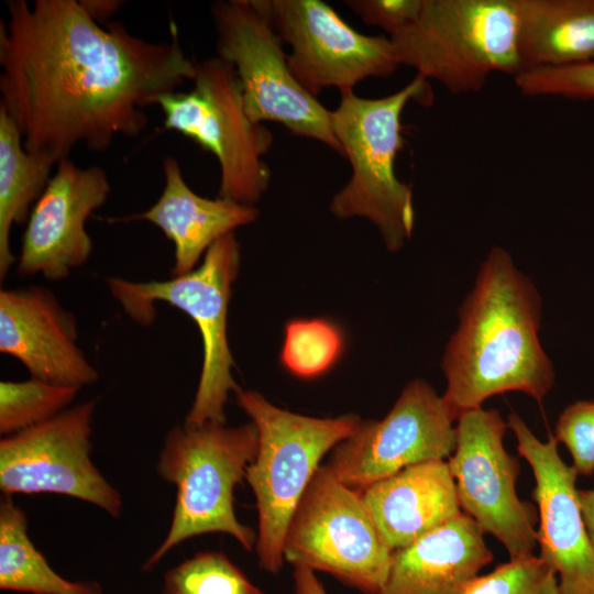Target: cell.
Masks as SVG:
<instances>
[{
    "label": "cell",
    "instance_id": "obj_7",
    "mask_svg": "<svg viewBox=\"0 0 594 594\" xmlns=\"http://www.w3.org/2000/svg\"><path fill=\"white\" fill-rule=\"evenodd\" d=\"M240 244L234 232L218 240L191 272L166 280L131 282L108 277L113 297L134 321L150 324L154 302L163 301L188 315L202 341V365L185 425L226 424L229 394L239 387L232 376L234 360L228 342V308L240 270Z\"/></svg>",
    "mask_w": 594,
    "mask_h": 594
},
{
    "label": "cell",
    "instance_id": "obj_29",
    "mask_svg": "<svg viewBox=\"0 0 594 594\" xmlns=\"http://www.w3.org/2000/svg\"><path fill=\"white\" fill-rule=\"evenodd\" d=\"M553 437L570 452L578 475L594 473V400H580L565 407Z\"/></svg>",
    "mask_w": 594,
    "mask_h": 594
},
{
    "label": "cell",
    "instance_id": "obj_1",
    "mask_svg": "<svg viewBox=\"0 0 594 594\" xmlns=\"http://www.w3.org/2000/svg\"><path fill=\"white\" fill-rule=\"evenodd\" d=\"M0 23L3 108L24 148L59 163L84 144L105 151L147 125L143 108L193 80L174 22L169 41L147 42L120 22L91 19L79 0L6 1Z\"/></svg>",
    "mask_w": 594,
    "mask_h": 594
},
{
    "label": "cell",
    "instance_id": "obj_8",
    "mask_svg": "<svg viewBox=\"0 0 594 594\" xmlns=\"http://www.w3.org/2000/svg\"><path fill=\"white\" fill-rule=\"evenodd\" d=\"M193 88L162 96L164 128L198 143L220 166L219 197L254 206L271 183L264 155L272 132L246 113L232 65L220 56L196 63Z\"/></svg>",
    "mask_w": 594,
    "mask_h": 594
},
{
    "label": "cell",
    "instance_id": "obj_15",
    "mask_svg": "<svg viewBox=\"0 0 594 594\" xmlns=\"http://www.w3.org/2000/svg\"><path fill=\"white\" fill-rule=\"evenodd\" d=\"M507 427L535 479L538 557L556 572L559 594H594V548L576 488L578 473L560 457L553 436L541 441L515 413L508 415Z\"/></svg>",
    "mask_w": 594,
    "mask_h": 594
},
{
    "label": "cell",
    "instance_id": "obj_20",
    "mask_svg": "<svg viewBox=\"0 0 594 594\" xmlns=\"http://www.w3.org/2000/svg\"><path fill=\"white\" fill-rule=\"evenodd\" d=\"M493 560L484 531L466 514L392 553L381 594H464Z\"/></svg>",
    "mask_w": 594,
    "mask_h": 594
},
{
    "label": "cell",
    "instance_id": "obj_32",
    "mask_svg": "<svg viewBox=\"0 0 594 594\" xmlns=\"http://www.w3.org/2000/svg\"><path fill=\"white\" fill-rule=\"evenodd\" d=\"M87 14L98 23L107 22L124 3L119 0H79Z\"/></svg>",
    "mask_w": 594,
    "mask_h": 594
},
{
    "label": "cell",
    "instance_id": "obj_28",
    "mask_svg": "<svg viewBox=\"0 0 594 594\" xmlns=\"http://www.w3.org/2000/svg\"><path fill=\"white\" fill-rule=\"evenodd\" d=\"M518 90L529 97L594 98V61L559 67H539L514 77Z\"/></svg>",
    "mask_w": 594,
    "mask_h": 594
},
{
    "label": "cell",
    "instance_id": "obj_19",
    "mask_svg": "<svg viewBox=\"0 0 594 594\" xmlns=\"http://www.w3.org/2000/svg\"><path fill=\"white\" fill-rule=\"evenodd\" d=\"M164 188L146 211L112 221L144 220L156 226L174 244L172 277L197 267L218 240L254 222L258 210L228 198L210 199L197 195L185 182L174 157L163 162Z\"/></svg>",
    "mask_w": 594,
    "mask_h": 594
},
{
    "label": "cell",
    "instance_id": "obj_9",
    "mask_svg": "<svg viewBox=\"0 0 594 594\" xmlns=\"http://www.w3.org/2000/svg\"><path fill=\"white\" fill-rule=\"evenodd\" d=\"M210 14L218 56L234 68L249 117L256 123H280L293 134L323 143L343 156L331 110L295 78L283 42L252 0L216 1Z\"/></svg>",
    "mask_w": 594,
    "mask_h": 594
},
{
    "label": "cell",
    "instance_id": "obj_17",
    "mask_svg": "<svg viewBox=\"0 0 594 594\" xmlns=\"http://www.w3.org/2000/svg\"><path fill=\"white\" fill-rule=\"evenodd\" d=\"M75 316L43 286L0 290V352L20 361L31 377L84 387L99 374L77 344Z\"/></svg>",
    "mask_w": 594,
    "mask_h": 594
},
{
    "label": "cell",
    "instance_id": "obj_25",
    "mask_svg": "<svg viewBox=\"0 0 594 594\" xmlns=\"http://www.w3.org/2000/svg\"><path fill=\"white\" fill-rule=\"evenodd\" d=\"M79 389L33 377L0 382V433L10 436L56 417L67 409Z\"/></svg>",
    "mask_w": 594,
    "mask_h": 594
},
{
    "label": "cell",
    "instance_id": "obj_21",
    "mask_svg": "<svg viewBox=\"0 0 594 594\" xmlns=\"http://www.w3.org/2000/svg\"><path fill=\"white\" fill-rule=\"evenodd\" d=\"M518 11L524 70L594 61V0H518Z\"/></svg>",
    "mask_w": 594,
    "mask_h": 594
},
{
    "label": "cell",
    "instance_id": "obj_5",
    "mask_svg": "<svg viewBox=\"0 0 594 594\" xmlns=\"http://www.w3.org/2000/svg\"><path fill=\"white\" fill-rule=\"evenodd\" d=\"M238 405L258 432V449L249 465L258 516L256 553L260 566L277 573L290 518L320 466V461L351 437L362 420L354 414L316 418L279 408L255 391L234 392Z\"/></svg>",
    "mask_w": 594,
    "mask_h": 594
},
{
    "label": "cell",
    "instance_id": "obj_10",
    "mask_svg": "<svg viewBox=\"0 0 594 594\" xmlns=\"http://www.w3.org/2000/svg\"><path fill=\"white\" fill-rule=\"evenodd\" d=\"M392 553L361 493L320 465L295 509L283 543L284 561L326 572L364 594H381Z\"/></svg>",
    "mask_w": 594,
    "mask_h": 594
},
{
    "label": "cell",
    "instance_id": "obj_3",
    "mask_svg": "<svg viewBox=\"0 0 594 594\" xmlns=\"http://www.w3.org/2000/svg\"><path fill=\"white\" fill-rule=\"evenodd\" d=\"M421 76L381 98L346 91L331 110L333 133L351 164V177L331 200L330 211L340 219L370 220L389 252L399 251L415 227L411 187L396 175V158L404 147L402 116L411 99L428 97Z\"/></svg>",
    "mask_w": 594,
    "mask_h": 594
},
{
    "label": "cell",
    "instance_id": "obj_6",
    "mask_svg": "<svg viewBox=\"0 0 594 594\" xmlns=\"http://www.w3.org/2000/svg\"><path fill=\"white\" fill-rule=\"evenodd\" d=\"M518 0H424L417 19L389 37L398 65L453 95L477 92L494 73L524 70Z\"/></svg>",
    "mask_w": 594,
    "mask_h": 594
},
{
    "label": "cell",
    "instance_id": "obj_2",
    "mask_svg": "<svg viewBox=\"0 0 594 594\" xmlns=\"http://www.w3.org/2000/svg\"><path fill=\"white\" fill-rule=\"evenodd\" d=\"M542 300L510 253L493 246L459 309L442 356V395L455 420L490 397L521 392L541 403L556 381L539 330Z\"/></svg>",
    "mask_w": 594,
    "mask_h": 594
},
{
    "label": "cell",
    "instance_id": "obj_27",
    "mask_svg": "<svg viewBox=\"0 0 594 594\" xmlns=\"http://www.w3.org/2000/svg\"><path fill=\"white\" fill-rule=\"evenodd\" d=\"M464 594H559L558 576L538 556L509 560L479 575Z\"/></svg>",
    "mask_w": 594,
    "mask_h": 594
},
{
    "label": "cell",
    "instance_id": "obj_26",
    "mask_svg": "<svg viewBox=\"0 0 594 594\" xmlns=\"http://www.w3.org/2000/svg\"><path fill=\"white\" fill-rule=\"evenodd\" d=\"M161 594H265L218 551L197 552L169 569Z\"/></svg>",
    "mask_w": 594,
    "mask_h": 594
},
{
    "label": "cell",
    "instance_id": "obj_4",
    "mask_svg": "<svg viewBox=\"0 0 594 594\" xmlns=\"http://www.w3.org/2000/svg\"><path fill=\"white\" fill-rule=\"evenodd\" d=\"M257 449L258 432L252 421L238 427L184 424L167 432L157 472L176 486V504L168 532L144 562V571L183 541L205 534H227L248 551L256 546L255 531L237 518L233 495Z\"/></svg>",
    "mask_w": 594,
    "mask_h": 594
},
{
    "label": "cell",
    "instance_id": "obj_14",
    "mask_svg": "<svg viewBox=\"0 0 594 594\" xmlns=\"http://www.w3.org/2000/svg\"><path fill=\"white\" fill-rule=\"evenodd\" d=\"M443 397L424 380H414L381 420L361 422L339 443L327 465L337 479L362 491L408 466L449 459L457 430Z\"/></svg>",
    "mask_w": 594,
    "mask_h": 594
},
{
    "label": "cell",
    "instance_id": "obj_30",
    "mask_svg": "<svg viewBox=\"0 0 594 594\" xmlns=\"http://www.w3.org/2000/svg\"><path fill=\"white\" fill-rule=\"evenodd\" d=\"M346 6L367 25L399 34L419 15L424 0H349Z\"/></svg>",
    "mask_w": 594,
    "mask_h": 594
},
{
    "label": "cell",
    "instance_id": "obj_16",
    "mask_svg": "<svg viewBox=\"0 0 594 594\" xmlns=\"http://www.w3.org/2000/svg\"><path fill=\"white\" fill-rule=\"evenodd\" d=\"M109 194L110 183L102 168H80L69 158L61 161L26 221L19 275L41 274L62 280L82 266L94 248L86 222Z\"/></svg>",
    "mask_w": 594,
    "mask_h": 594
},
{
    "label": "cell",
    "instance_id": "obj_12",
    "mask_svg": "<svg viewBox=\"0 0 594 594\" xmlns=\"http://www.w3.org/2000/svg\"><path fill=\"white\" fill-rule=\"evenodd\" d=\"M280 41L287 63L312 96L334 87L353 91L362 80L387 77L399 66L389 37L365 35L321 0H252Z\"/></svg>",
    "mask_w": 594,
    "mask_h": 594
},
{
    "label": "cell",
    "instance_id": "obj_13",
    "mask_svg": "<svg viewBox=\"0 0 594 594\" xmlns=\"http://www.w3.org/2000/svg\"><path fill=\"white\" fill-rule=\"evenodd\" d=\"M96 402L0 440V490L7 495L52 493L90 503L118 518L120 493L90 459Z\"/></svg>",
    "mask_w": 594,
    "mask_h": 594
},
{
    "label": "cell",
    "instance_id": "obj_33",
    "mask_svg": "<svg viewBox=\"0 0 594 594\" xmlns=\"http://www.w3.org/2000/svg\"><path fill=\"white\" fill-rule=\"evenodd\" d=\"M586 530L594 548V490H579Z\"/></svg>",
    "mask_w": 594,
    "mask_h": 594
},
{
    "label": "cell",
    "instance_id": "obj_22",
    "mask_svg": "<svg viewBox=\"0 0 594 594\" xmlns=\"http://www.w3.org/2000/svg\"><path fill=\"white\" fill-rule=\"evenodd\" d=\"M52 158L30 153L11 117L0 107V279L3 280L16 261L10 248L13 226L28 221L30 212L46 188Z\"/></svg>",
    "mask_w": 594,
    "mask_h": 594
},
{
    "label": "cell",
    "instance_id": "obj_18",
    "mask_svg": "<svg viewBox=\"0 0 594 594\" xmlns=\"http://www.w3.org/2000/svg\"><path fill=\"white\" fill-rule=\"evenodd\" d=\"M360 493L391 551L411 544L463 513L444 460L408 466Z\"/></svg>",
    "mask_w": 594,
    "mask_h": 594
},
{
    "label": "cell",
    "instance_id": "obj_31",
    "mask_svg": "<svg viewBox=\"0 0 594 594\" xmlns=\"http://www.w3.org/2000/svg\"><path fill=\"white\" fill-rule=\"evenodd\" d=\"M295 594H328L315 572L304 566H294Z\"/></svg>",
    "mask_w": 594,
    "mask_h": 594
},
{
    "label": "cell",
    "instance_id": "obj_11",
    "mask_svg": "<svg viewBox=\"0 0 594 594\" xmlns=\"http://www.w3.org/2000/svg\"><path fill=\"white\" fill-rule=\"evenodd\" d=\"M507 422L496 409L468 410L457 420V446L448 464L460 507L507 550L509 560L535 556L538 509L520 499L519 461L507 452Z\"/></svg>",
    "mask_w": 594,
    "mask_h": 594
},
{
    "label": "cell",
    "instance_id": "obj_23",
    "mask_svg": "<svg viewBox=\"0 0 594 594\" xmlns=\"http://www.w3.org/2000/svg\"><path fill=\"white\" fill-rule=\"evenodd\" d=\"M0 588L30 594H103L96 581H69L51 568L28 536V519L10 496L0 503Z\"/></svg>",
    "mask_w": 594,
    "mask_h": 594
},
{
    "label": "cell",
    "instance_id": "obj_24",
    "mask_svg": "<svg viewBox=\"0 0 594 594\" xmlns=\"http://www.w3.org/2000/svg\"><path fill=\"white\" fill-rule=\"evenodd\" d=\"M284 331L279 360L298 378L310 380L327 373L343 353V333L330 320L294 319Z\"/></svg>",
    "mask_w": 594,
    "mask_h": 594
}]
</instances>
